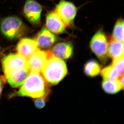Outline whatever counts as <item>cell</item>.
Returning <instances> with one entry per match:
<instances>
[{"label": "cell", "instance_id": "6da1fadb", "mask_svg": "<svg viewBox=\"0 0 124 124\" xmlns=\"http://www.w3.org/2000/svg\"><path fill=\"white\" fill-rule=\"evenodd\" d=\"M30 71L20 88L15 93V95L33 98L47 96L48 89L46 81L41 73L34 71Z\"/></svg>", "mask_w": 124, "mask_h": 124}, {"label": "cell", "instance_id": "d6986e66", "mask_svg": "<svg viewBox=\"0 0 124 124\" xmlns=\"http://www.w3.org/2000/svg\"><path fill=\"white\" fill-rule=\"evenodd\" d=\"M112 65L117 69L120 75H124V55L113 59Z\"/></svg>", "mask_w": 124, "mask_h": 124}, {"label": "cell", "instance_id": "277c9868", "mask_svg": "<svg viewBox=\"0 0 124 124\" xmlns=\"http://www.w3.org/2000/svg\"><path fill=\"white\" fill-rule=\"evenodd\" d=\"M108 42L106 36L102 30L98 31L91 39L90 46L92 51L102 62L108 58Z\"/></svg>", "mask_w": 124, "mask_h": 124}, {"label": "cell", "instance_id": "9c48e42d", "mask_svg": "<svg viewBox=\"0 0 124 124\" xmlns=\"http://www.w3.org/2000/svg\"><path fill=\"white\" fill-rule=\"evenodd\" d=\"M16 49L18 54L28 60L35 52L39 49L35 40L24 38L18 42Z\"/></svg>", "mask_w": 124, "mask_h": 124}, {"label": "cell", "instance_id": "5bb4252c", "mask_svg": "<svg viewBox=\"0 0 124 124\" xmlns=\"http://www.w3.org/2000/svg\"><path fill=\"white\" fill-rule=\"evenodd\" d=\"M108 55L113 59L124 55V42L111 38L108 42Z\"/></svg>", "mask_w": 124, "mask_h": 124}, {"label": "cell", "instance_id": "ac0fdd59", "mask_svg": "<svg viewBox=\"0 0 124 124\" xmlns=\"http://www.w3.org/2000/svg\"><path fill=\"white\" fill-rule=\"evenodd\" d=\"M113 39L124 42V20L119 19L116 23L111 37Z\"/></svg>", "mask_w": 124, "mask_h": 124}, {"label": "cell", "instance_id": "e0dca14e", "mask_svg": "<svg viewBox=\"0 0 124 124\" xmlns=\"http://www.w3.org/2000/svg\"><path fill=\"white\" fill-rule=\"evenodd\" d=\"M101 75L104 79L114 80L119 78V73L113 65L106 67L101 71Z\"/></svg>", "mask_w": 124, "mask_h": 124}, {"label": "cell", "instance_id": "44dd1931", "mask_svg": "<svg viewBox=\"0 0 124 124\" xmlns=\"http://www.w3.org/2000/svg\"><path fill=\"white\" fill-rule=\"evenodd\" d=\"M2 86H3V82H2V79L0 78V95L2 92Z\"/></svg>", "mask_w": 124, "mask_h": 124}, {"label": "cell", "instance_id": "9a60e30c", "mask_svg": "<svg viewBox=\"0 0 124 124\" xmlns=\"http://www.w3.org/2000/svg\"><path fill=\"white\" fill-rule=\"evenodd\" d=\"M102 87L104 91L109 94H115L124 89L119 79L111 80L104 79L102 82Z\"/></svg>", "mask_w": 124, "mask_h": 124}, {"label": "cell", "instance_id": "52a82bcc", "mask_svg": "<svg viewBox=\"0 0 124 124\" xmlns=\"http://www.w3.org/2000/svg\"><path fill=\"white\" fill-rule=\"evenodd\" d=\"M53 54L51 51L37 50L28 60V67L30 71L41 73L42 68L47 60Z\"/></svg>", "mask_w": 124, "mask_h": 124}, {"label": "cell", "instance_id": "ffe728a7", "mask_svg": "<svg viewBox=\"0 0 124 124\" xmlns=\"http://www.w3.org/2000/svg\"><path fill=\"white\" fill-rule=\"evenodd\" d=\"M46 96L37 98L35 101V105L36 107L38 108H41L44 107L46 104Z\"/></svg>", "mask_w": 124, "mask_h": 124}, {"label": "cell", "instance_id": "7a4b0ae2", "mask_svg": "<svg viewBox=\"0 0 124 124\" xmlns=\"http://www.w3.org/2000/svg\"><path fill=\"white\" fill-rule=\"evenodd\" d=\"M67 72L66 63L54 55L47 60L41 73L46 82L50 85H55L64 78Z\"/></svg>", "mask_w": 124, "mask_h": 124}, {"label": "cell", "instance_id": "8fae6325", "mask_svg": "<svg viewBox=\"0 0 124 124\" xmlns=\"http://www.w3.org/2000/svg\"><path fill=\"white\" fill-rule=\"evenodd\" d=\"M59 39V38L44 27L38 33L35 40L39 47L47 48Z\"/></svg>", "mask_w": 124, "mask_h": 124}, {"label": "cell", "instance_id": "ba28073f", "mask_svg": "<svg viewBox=\"0 0 124 124\" xmlns=\"http://www.w3.org/2000/svg\"><path fill=\"white\" fill-rule=\"evenodd\" d=\"M42 10L41 6L34 0H27L23 9L26 17L33 24L39 23Z\"/></svg>", "mask_w": 124, "mask_h": 124}, {"label": "cell", "instance_id": "30bf717a", "mask_svg": "<svg viewBox=\"0 0 124 124\" xmlns=\"http://www.w3.org/2000/svg\"><path fill=\"white\" fill-rule=\"evenodd\" d=\"M46 26L51 32L56 34L63 33L66 30V25L55 11L49 13L46 17Z\"/></svg>", "mask_w": 124, "mask_h": 124}, {"label": "cell", "instance_id": "3957f363", "mask_svg": "<svg viewBox=\"0 0 124 124\" xmlns=\"http://www.w3.org/2000/svg\"><path fill=\"white\" fill-rule=\"evenodd\" d=\"M0 27L3 35L10 39L20 37L26 31V27L22 21L18 18L13 16L3 19Z\"/></svg>", "mask_w": 124, "mask_h": 124}, {"label": "cell", "instance_id": "4fadbf2b", "mask_svg": "<svg viewBox=\"0 0 124 124\" xmlns=\"http://www.w3.org/2000/svg\"><path fill=\"white\" fill-rule=\"evenodd\" d=\"M29 67L24 68L15 72L5 76L8 83L14 88H17L23 84L29 75Z\"/></svg>", "mask_w": 124, "mask_h": 124}, {"label": "cell", "instance_id": "2e32d148", "mask_svg": "<svg viewBox=\"0 0 124 124\" xmlns=\"http://www.w3.org/2000/svg\"><path fill=\"white\" fill-rule=\"evenodd\" d=\"M101 70L99 63L94 60H89L85 63L84 71L85 75L90 77H94L99 75Z\"/></svg>", "mask_w": 124, "mask_h": 124}, {"label": "cell", "instance_id": "8992f818", "mask_svg": "<svg viewBox=\"0 0 124 124\" xmlns=\"http://www.w3.org/2000/svg\"><path fill=\"white\" fill-rule=\"evenodd\" d=\"M66 26L73 25L77 9L73 3L64 0L60 1L56 5L55 11Z\"/></svg>", "mask_w": 124, "mask_h": 124}, {"label": "cell", "instance_id": "7c38bea8", "mask_svg": "<svg viewBox=\"0 0 124 124\" xmlns=\"http://www.w3.org/2000/svg\"><path fill=\"white\" fill-rule=\"evenodd\" d=\"M51 53L54 56L62 59H67L73 54V45L70 42H59L51 49Z\"/></svg>", "mask_w": 124, "mask_h": 124}, {"label": "cell", "instance_id": "5b68a950", "mask_svg": "<svg viewBox=\"0 0 124 124\" xmlns=\"http://www.w3.org/2000/svg\"><path fill=\"white\" fill-rule=\"evenodd\" d=\"M2 65L5 76L28 67V60L18 54L5 56L2 59Z\"/></svg>", "mask_w": 124, "mask_h": 124}]
</instances>
